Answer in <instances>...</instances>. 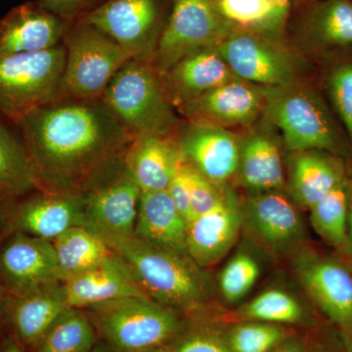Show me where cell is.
Masks as SVG:
<instances>
[{
    "instance_id": "47",
    "label": "cell",
    "mask_w": 352,
    "mask_h": 352,
    "mask_svg": "<svg viewBox=\"0 0 352 352\" xmlns=\"http://www.w3.org/2000/svg\"><path fill=\"white\" fill-rule=\"evenodd\" d=\"M339 333L344 352H352V333L339 331Z\"/></svg>"
},
{
    "instance_id": "15",
    "label": "cell",
    "mask_w": 352,
    "mask_h": 352,
    "mask_svg": "<svg viewBox=\"0 0 352 352\" xmlns=\"http://www.w3.org/2000/svg\"><path fill=\"white\" fill-rule=\"evenodd\" d=\"M263 87L237 80L180 104L191 122L219 127L251 126L263 115Z\"/></svg>"
},
{
    "instance_id": "35",
    "label": "cell",
    "mask_w": 352,
    "mask_h": 352,
    "mask_svg": "<svg viewBox=\"0 0 352 352\" xmlns=\"http://www.w3.org/2000/svg\"><path fill=\"white\" fill-rule=\"evenodd\" d=\"M259 275L261 265L258 261L250 252H237L220 272V295L226 302H241L254 288Z\"/></svg>"
},
{
    "instance_id": "43",
    "label": "cell",
    "mask_w": 352,
    "mask_h": 352,
    "mask_svg": "<svg viewBox=\"0 0 352 352\" xmlns=\"http://www.w3.org/2000/svg\"><path fill=\"white\" fill-rule=\"evenodd\" d=\"M12 298V294L0 282V336L10 333L8 327V316Z\"/></svg>"
},
{
    "instance_id": "48",
    "label": "cell",
    "mask_w": 352,
    "mask_h": 352,
    "mask_svg": "<svg viewBox=\"0 0 352 352\" xmlns=\"http://www.w3.org/2000/svg\"><path fill=\"white\" fill-rule=\"evenodd\" d=\"M7 205L8 203L0 204V238L3 234L4 226H6Z\"/></svg>"
},
{
    "instance_id": "9",
    "label": "cell",
    "mask_w": 352,
    "mask_h": 352,
    "mask_svg": "<svg viewBox=\"0 0 352 352\" xmlns=\"http://www.w3.org/2000/svg\"><path fill=\"white\" fill-rule=\"evenodd\" d=\"M240 80L263 87L300 82L302 63L279 38L237 28L217 45Z\"/></svg>"
},
{
    "instance_id": "26",
    "label": "cell",
    "mask_w": 352,
    "mask_h": 352,
    "mask_svg": "<svg viewBox=\"0 0 352 352\" xmlns=\"http://www.w3.org/2000/svg\"><path fill=\"white\" fill-rule=\"evenodd\" d=\"M187 230L188 222L166 190L141 192L133 235L157 247L188 254Z\"/></svg>"
},
{
    "instance_id": "36",
    "label": "cell",
    "mask_w": 352,
    "mask_h": 352,
    "mask_svg": "<svg viewBox=\"0 0 352 352\" xmlns=\"http://www.w3.org/2000/svg\"><path fill=\"white\" fill-rule=\"evenodd\" d=\"M214 3L221 15L238 28L271 36L274 16L271 0H217Z\"/></svg>"
},
{
    "instance_id": "50",
    "label": "cell",
    "mask_w": 352,
    "mask_h": 352,
    "mask_svg": "<svg viewBox=\"0 0 352 352\" xmlns=\"http://www.w3.org/2000/svg\"><path fill=\"white\" fill-rule=\"evenodd\" d=\"M90 352H106V351L105 349H104V347H102L101 346H98V344H97V346H95L94 349H92V351Z\"/></svg>"
},
{
    "instance_id": "23",
    "label": "cell",
    "mask_w": 352,
    "mask_h": 352,
    "mask_svg": "<svg viewBox=\"0 0 352 352\" xmlns=\"http://www.w3.org/2000/svg\"><path fill=\"white\" fill-rule=\"evenodd\" d=\"M159 76L171 102L178 105L238 78L217 46L187 55Z\"/></svg>"
},
{
    "instance_id": "24",
    "label": "cell",
    "mask_w": 352,
    "mask_h": 352,
    "mask_svg": "<svg viewBox=\"0 0 352 352\" xmlns=\"http://www.w3.org/2000/svg\"><path fill=\"white\" fill-rule=\"evenodd\" d=\"M237 175L249 194L282 191L286 187L279 141L266 129H256L240 139Z\"/></svg>"
},
{
    "instance_id": "17",
    "label": "cell",
    "mask_w": 352,
    "mask_h": 352,
    "mask_svg": "<svg viewBox=\"0 0 352 352\" xmlns=\"http://www.w3.org/2000/svg\"><path fill=\"white\" fill-rule=\"evenodd\" d=\"M140 196V188L124 166L85 194V227L118 235H133Z\"/></svg>"
},
{
    "instance_id": "45",
    "label": "cell",
    "mask_w": 352,
    "mask_h": 352,
    "mask_svg": "<svg viewBox=\"0 0 352 352\" xmlns=\"http://www.w3.org/2000/svg\"><path fill=\"white\" fill-rule=\"evenodd\" d=\"M307 352H344L342 342H340V333L337 342L330 340H318V342H308Z\"/></svg>"
},
{
    "instance_id": "28",
    "label": "cell",
    "mask_w": 352,
    "mask_h": 352,
    "mask_svg": "<svg viewBox=\"0 0 352 352\" xmlns=\"http://www.w3.org/2000/svg\"><path fill=\"white\" fill-rule=\"evenodd\" d=\"M38 190L36 173L22 139L0 120V204Z\"/></svg>"
},
{
    "instance_id": "27",
    "label": "cell",
    "mask_w": 352,
    "mask_h": 352,
    "mask_svg": "<svg viewBox=\"0 0 352 352\" xmlns=\"http://www.w3.org/2000/svg\"><path fill=\"white\" fill-rule=\"evenodd\" d=\"M300 34L317 50L352 45V0H319L303 15Z\"/></svg>"
},
{
    "instance_id": "51",
    "label": "cell",
    "mask_w": 352,
    "mask_h": 352,
    "mask_svg": "<svg viewBox=\"0 0 352 352\" xmlns=\"http://www.w3.org/2000/svg\"><path fill=\"white\" fill-rule=\"evenodd\" d=\"M212 1H214V2H215V1H217V0H212Z\"/></svg>"
},
{
    "instance_id": "39",
    "label": "cell",
    "mask_w": 352,
    "mask_h": 352,
    "mask_svg": "<svg viewBox=\"0 0 352 352\" xmlns=\"http://www.w3.org/2000/svg\"><path fill=\"white\" fill-rule=\"evenodd\" d=\"M166 191L175 203L178 212L188 222L191 220V206H190V191L188 179V164L185 161L177 173L173 178Z\"/></svg>"
},
{
    "instance_id": "46",
    "label": "cell",
    "mask_w": 352,
    "mask_h": 352,
    "mask_svg": "<svg viewBox=\"0 0 352 352\" xmlns=\"http://www.w3.org/2000/svg\"><path fill=\"white\" fill-rule=\"evenodd\" d=\"M0 352H29L11 333L0 336Z\"/></svg>"
},
{
    "instance_id": "32",
    "label": "cell",
    "mask_w": 352,
    "mask_h": 352,
    "mask_svg": "<svg viewBox=\"0 0 352 352\" xmlns=\"http://www.w3.org/2000/svg\"><path fill=\"white\" fill-rule=\"evenodd\" d=\"M241 320H254L278 325H307L311 316L295 296L282 289L259 294L238 309Z\"/></svg>"
},
{
    "instance_id": "5",
    "label": "cell",
    "mask_w": 352,
    "mask_h": 352,
    "mask_svg": "<svg viewBox=\"0 0 352 352\" xmlns=\"http://www.w3.org/2000/svg\"><path fill=\"white\" fill-rule=\"evenodd\" d=\"M99 337L116 352L144 351L168 344L184 316L149 296H127L85 308Z\"/></svg>"
},
{
    "instance_id": "41",
    "label": "cell",
    "mask_w": 352,
    "mask_h": 352,
    "mask_svg": "<svg viewBox=\"0 0 352 352\" xmlns=\"http://www.w3.org/2000/svg\"><path fill=\"white\" fill-rule=\"evenodd\" d=\"M294 0H271L274 6V16L271 25L270 34L274 38H280Z\"/></svg>"
},
{
    "instance_id": "10",
    "label": "cell",
    "mask_w": 352,
    "mask_h": 352,
    "mask_svg": "<svg viewBox=\"0 0 352 352\" xmlns=\"http://www.w3.org/2000/svg\"><path fill=\"white\" fill-rule=\"evenodd\" d=\"M300 286L340 332L352 333V265L338 254L305 247L293 258Z\"/></svg>"
},
{
    "instance_id": "21",
    "label": "cell",
    "mask_w": 352,
    "mask_h": 352,
    "mask_svg": "<svg viewBox=\"0 0 352 352\" xmlns=\"http://www.w3.org/2000/svg\"><path fill=\"white\" fill-rule=\"evenodd\" d=\"M344 157L320 150L291 153L287 194L298 207H314L346 176Z\"/></svg>"
},
{
    "instance_id": "16",
    "label": "cell",
    "mask_w": 352,
    "mask_h": 352,
    "mask_svg": "<svg viewBox=\"0 0 352 352\" xmlns=\"http://www.w3.org/2000/svg\"><path fill=\"white\" fill-rule=\"evenodd\" d=\"M185 161L220 186L237 175L240 139L223 127L190 122L179 135Z\"/></svg>"
},
{
    "instance_id": "4",
    "label": "cell",
    "mask_w": 352,
    "mask_h": 352,
    "mask_svg": "<svg viewBox=\"0 0 352 352\" xmlns=\"http://www.w3.org/2000/svg\"><path fill=\"white\" fill-rule=\"evenodd\" d=\"M101 99L133 138L170 135L179 124L173 102L149 62H127Z\"/></svg>"
},
{
    "instance_id": "8",
    "label": "cell",
    "mask_w": 352,
    "mask_h": 352,
    "mask_svg": "<svg viewBox=\"0 0 352 352\" xmlns=\"http://www.w3.org/2000/svg\"><path fill=\"white\" fill-rule=\"evenodd\" d=\"M237 28L212 0H175L168 24L159 36L153 68L163 75L187 55L219 45Z\"/></svg>"
},
{
    "instance_id": "6",
    "label": "cell",
    "mask_w": 352,
    "mask_h": 352,
    "mask_svg": "<svg viewBox=\"0 0 352 352\" xmlns=\"http://www.w3.org/2000/svg\"><path fill=\"white\" fill-rule=\"evenodd\" d=\"M66 60L65 45L0 56V115L16 124L59 99Z\"/></svg>"
},
{
    "instance_id": "2",
    "label": "cell",
    "mask_w": 352,
    "mask_h": 352,
    "mask_svg": "<svg viewBox=\"0 0 352 352\" xmlns=\"http://www.w3.org/2000/svg\"><path fill=\"white\" fill-rule=\"evenodd\" d=\"M87 229L126 263L136 283L150 298L183 316L210 312L217 298L215 285L205 268L188 254L157 247L135 235Z\"/></svg>"
},
{
    "instance_id": "49",
    "label": "cell",
    "mask_w": 352,
    "mask_h": 352,
    "mask_svg": "<svg viewBox=\"0 0 352 352\" xmlns=\"http://www.w3.org/2000/svg\"><path fill=\"white\" fill-rule=\"evenodd\" d=\"M135 352H173L171 351L170 347L164 344V346H160L156 347H152V349H144V351H139Z\"/></svg>"
},
{
    "instance_id": "7",
    "label": "cell",
    "mask_w": 352,
    "mask_h": 352,
    "mask_svg": "<svg viewBox=\"0 0 352 352\" xmlns=\"http://www.w3.org/2000/svg\"><path fill=\"white\" fill-rule=\"evenodd\" d=\"M67 60L60 97L96 100L131 55L92 25L82 23L66 43Z\"/></svg>"
},
{
    "instance_id": "13",
    "label": "cell",
    "mask_w": 352,
    "mask_h": 352,
    "mask_svg": "<svg viewBox=\"0 0 352 352\" xmlns=\"http://www.w3.org/2000/svg\"><path fill=\"white\" fill-rule=\"evenodd\" d=\"M83 23L112 38L132 59L151 63L159 41L155 0H108L88 14Z\"/></svg>"
},
{
    "instance_id": "44",
    "label": "cell",
    "mask_w": 352,
    "mask_h": 352,
    "mask_svg": "<svg viewBox=\"0 0 352 352\" xmlns=\"http://www.w3.org/2000/svg\"><path fill=\"white\" fill-rule=\"evenodd\" d=\"M307 340L294 333L283 342H280L274 349H271L270 352H307Z\"/></svg>"
},
{
    "instance_id": "12",
    "label": "cell",
    "mask_w": 352,
    "mask_h": 352,
    "mask_svg": "<svg viewBox=\"0 0 352 352\" xmlns=\"http://www.w3.org/2000/svg\"><path fill=\"white\" fill-rule=\"evenodd\" d=\"M75 226H85V195L38 190L8 203L2 236L21 232L53 241Z\"/></svg>"
},
{
    "instance_id": "3",
    "label": "cell",
    "mask_w": 352,
    "mask_h": 352,
    "mask_svg": "<svg viewBox=\"0 0 352 352\" xmlns=\"http://www.w3.org/2000/svg\"><path fill=\"white\" fill-rule=\"evenodd\" d=\"M263 115L279 129L289 153L320 150L346 156L344 136L326 102L302 82L263 87Z\"/></svg>"
},
{
    "instance_id": "31",
    "label": "cell",
    "mask_w": 352,
    "mask_h": 352,
    "mask_svg": "<svg viewBox=\"0 0 352 352\" xmlns=\"http://www.w3.org/2000/svg\"><path fill=\"white\" fill-rule=\"evenodd\" d=\"M347 171V170H346ZM315 233L342 256L346 247L349 186L347 176L309 208Z\"/></svg>"
},
{
    "instance_id": "11",
    "label": "cell",
    "mask_w": 352,
    "mask_h": 352,
    "mask_svg": "<svg viewBox=\"0 0 352 352\" xmlns=\"http://www.w3.org/2000/svg\"><path fill=\"white\" fill-rule=\"evenodd\" d=\"M240 207L243 230L271 256L293 258L307 247L302 214L283 190L249 194Z\"/></svg>"
},
{
    "instance_id": "30",
    "label": "cell",
    "mask_w": 352,
    "mask_h": 352,
    "mask_svg": "<svg viewBox=\"0 0 352 352\" xmlns=\"http://www.w3.org/2000/svg\"><path fill=\"white\" fill-rule=\"evenodd\" d=\"M62 281L90 270L113 252L85 226H75L53 240Z\"/></svg>"
},
{
    "instance_id": "20",
    "label": "cell",
    "mask_w": 352,
    "mask_h": 352,
    "mask_svg": "<svg viewBox=\"0 0 352 352\" xmlns=\"http://www.w3.org/2000/svg\"><path fill=\"white\" fill-rule=\"evenodd\" d=\"M185 162L179 138L170 135H140L132 140L124 168L141 192L163 191Z\"/></svg>"
},
{
    "instance_id": "40",
    "label": "cell",
    "mask_w": 352,
    "mask_h": 352,
    "mask_svg": "<svg viewBox=\"0 0 352 352\" xmlns=\"http://www.w3.org/2000/svg\"><path fill=\"white\" fill-rule=\"evenodd\" d=\"M88 0H41V7L58 18H71L82 10Z\"/></svg>"
},
{
    "instance_id": "19",
    "label": "cell",
    "mask_w": 352,
    "mask_h": 352,
    "mask_svg": "<svg viewBox=\"0 0 352 352\" xmlns=\"http://www.w3.org/2000/svg\"><path fill=\"white\" fill-rule=\"evenodd\" d=\"M63 283L69 307L82 309L127 296H148L136 283L129 266L115 252Z\"/></svg>"
},
{
    "instance_id": "37",
    "label": "cell",
    "mask_w": 352,
    "mask_h": 352,
    "mask_svg": "<svg viewBox=\"0 0 352 352\" xmlns=\"http://www.w3.org/2000/svg\"><path fill=\"white\" fill-rule=\"evenodd\" d=\"M329 95L346 129L352 150V62L338 65L329 74Z\"/></svg>"
},
{
    "instance_id": "42",
    "label": "cell",
    "mask_w": 352,
    "mask_h": 352,
    "mask_svg": "<svg viewBox=\"0 0 352 352\" xmlns=\"http://www.w3.org/2000/svg\"><path fill=\"white\" fill-rule=\"evenodd\" d=\"M347 186H349V215H347L346 247L342 258L352 265V163L347 164Z\"/></svg>"
},
{
    "instance_id": "34",
    "label": "cell",
    "mask_w": 352,
    "mask_h": 352,
    "mask_svg": "<svg viewBox=\"0 0 352 352\" xmlns=\"http://www.w3.org/2000/svg\"><path fill=\"white\" fill-rule=\"evenodd\" d=\"M294 333L287 326L261 321L241 320L226 327L233 352H270Z\"/></svg>"
},
{
    "instance_id": "38",
    "label": "cell",
    "mask_w": 352,
    "mask_h": 352,
    "mask_svg": "<svg viewBox=\"0 0 352 352\" xmlns=\"http://www.w3.org/2000/svg\"><path fill=\"white\" fill-rule=\"evenodd\" d=\"M188 179L191 220L219 207L230 192L226 186H220L208 180L189 164Z\"/></svg>"
},
{
    "instance_id": "22",
    "label": "cell",
    "mask_w": 352,
    "mask_h": 352,
    "mask_svg": "<svg viewBox=\"0 0 352 352\" xmlns=\"http://www.w3.org/2000/svg\"><path fill=\"white\" fill-rule=\"evenodd\" d=\"M68 307L63 281L51 282L13 296L9 310V332L30 351Z\"/></svg>"
},
{
    "instance_id": "1",
    "label": "cell",
    "mask_w": 352,
    "mask_h": 352,
    "mask_svg": "<svg viewBox=\"0 0 352 352\" xmlns=\"http://www.w3.org/2000/svg\"><path fill=\"white\" fill-rule=\"evenodd\" d=\"M15 124L50 193L85 195L124 168L134 138L102 99L60 97Z\"/></svg>"
},
{
    "instance_id": "33",
    "label": "cell",
    "mask_w": 352,
    "mask_h": 352,
    "mask_svg": "<svg viewBox=\"0 0 352 352\" xmlns=\"http://www.w3.org/2000/svg\"><path fill=\"white\" fill-rule=\"evenodd\" d=\"M166 346L173 352H233L226 327L208 315L184 316L182 327Z\"/></svg>"
},
{
    "instance_id": "18",
    "label": "cell",
    "mask_w": 352,
    "mask_h": 352,
    "mask_svg": "<svg viewBox=\"0 0 352 352\" xmlns=\"http://www.w3.org/2000/svg\"><path fill=\"white\" fill-rule=\"evenodd\" d=\"M242 231L240 201L232 192H229L219 207L189 222L187 252L198 265L206 270L226 258Z\"/></svg>"
},
{
    "instance_id": "14",
    "label": "cell",
    "mask_w": 352,
    "mask_h": 352,
    "mask_svg": "<svg viewBox=\"0 0 352 352\" xmlns=\"http://www.w3.org/2000/svg\"><path fill=\"white\" fill-rule=\"evenodd\" d=\"M62 281L52 241L21 232L0 238V282L12 296Z\"/></svg>"
},
{
    "instance_id": "25",
    "label": "cell",
    "mask_w": 352,
    "mask_h": 352,
    "mask_svg": "<svg viewBox=\"0 0 352 352\" xmlns=\"http://www.w3.org/2000/svg\"><path fill=\"white\" fill-rule=\"evenodd\" d=\"M63 34L56 16L41 7L21 6L0 25V56L50 50L59 45Z\"/></svg>"
},
{
    "instance_id": "29",
    "label": "cell",
    "mask_w": 352,
    "mask_h": 352,
    "mask_svg": "<svg viewBox=\"0 0 352 352\" xmlns=\"http://www.w3.org/2000/svg\"><path fill=\"white\" fill-rule=\"evenodd\" d=\"M98 337L85 309L68 307L29 352H90L97 346Z\"/></svg>"
}]
</instances>
